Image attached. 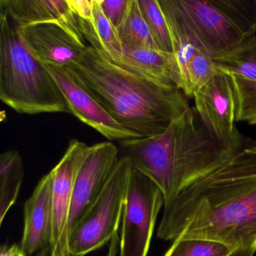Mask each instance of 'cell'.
<instances>
[{
    "instance_id": "44dd1931",
    "label": "cell",
    "mask_w": 256,
    "mask_h": 256,
    "mask_svg": "<svg viewBox=\"0 0 256 256\" xmlns=\"http://www.w3.org/2000/svg\"><path fill=\"white\" fill-rule=\"evenodd\" d=\"M138 2L158 50L164 53H173L172 34L160 1L138 0Z\"/></svg>"
},
{
    "instance_id": "83f0119b",
    "label": "cell",
    "mask_w": 256,
    "mask_h": 256,
    "mask_svg": "<svg viewBox=\"0 0 256 256\" xmlns=\"http://www.w3.org/2000/svg\"><path fill=\"white\" fill-rule=\"evenodd\" d=\"M74 256V254H71V253L68 252V253H67L66 254H65V256Z\"/></svg>"
},
{
    "instance_id": "ffe728a7",
    "label": "cell",
    "mask_w": 256,
    "mask_h": 256,
    "mask_svg": "<svg viewBox=\"0 0 256 256\" xmlns=\"http://www.w3.org/2000/svg\"><path fill=\"white\" fill-rule=\"evenodd\" d=\"M173 42V80L176 88L190 97V70L192 62L199 50L190 40L172 34Z\"/></svg>"
},
{
    "instance_id": "603a6c76",
    "label": "cell",
    "mask_w": 256,
    "mask_h": 256,
    "mask_svg": "<svg viewBox=\"0 0 256 256\" xmlns=\"http://www.w3.org/2000/svg\"><path fill=\"white\" fill-rule=\"evenodd\" d=\"M230 248L221 242L202 239H178L173 241L164 256H232Z\"/></svg>"
},
{
    "instance_id": "4316f807",
    "label": "cell",
    "mask_w": 256,
    "mask_h": 256,
    "mask_svg": "<svg viewBox=\"0 0 256 256\" xmlns=\"http://www.w3.org/2000/svg\"><path fill=\"white\" fill-rule=\"evenodd\" d=\"M0 256H29V254L18 244H4L1 246Z\"/></svg>"
},
{
    "instance_id": "4fadbf2b",
    "label": "cell",
    "mask_w": 256,
    "mask_h": 256,
    "mask_svg": "<svg viewBox=\"0 0 256 256\" xmlns=\"http://www.w3.org/2000/svg\"><path fill=\"white\" fill-rule=\"evenodd\" d=\"M0 8L18 28L56 24L84 42L78 18L67 0H0Z\"/></svg>"
},
{
    "instance_id": "e0dca14e",
    "label": "cell",
    "mask_w": 256,
    "mask_h": 256,
    "mask_svg": "<svg viewBox=\"0 0 256 256\" xmlns=\"http://www.w3.org/2000/svg\"><path fill=\"white\" fill-rule=\"evenodd\" d=\"M24 176L23 158L18 151H6L0 156V224L16 204Z\"/></svg>"
},
{
    "instance_id": "3957f363",
    "label": "cell",
    "mask_w": 256,
    "mask_h": 256,
    "mask_svg": "<svg viewBox=\"0 0 256 256\" xmlns=\"http://www.w3.org/2000/svg\"><path fill=\"white\" fill-rule=\"evenodd\" d=\"M245 143L220 142L190 107L160 136L121 144L134 166L158 186L164 205L230 160Z\"/></svg>"
},
{
    "instance_id": "7c38bea8",
    "label": "cell",
    "mask_w": 256,
    "mask_h": 256,
    "mask_svg": "<svg viewBox=\"0 0 256 256\" xmlns=\"http://www.w3.org/2000/svg\"><path fill=\"white\" fill-rule=\"evenodd\" d=\"M28 50L44 65L66 67L80 59L88 46L56 24L18 28Z\"/></svg>"
},
{
    "instance_id": "7402d4cb",
    "label": "cell",
    "mask_w": 256,
    "mask_h": 256,
    "mask_svg": "<svg viewBox=\"0 0 256 256\" xmlns=\"http://www.w3.org/2000/svg\"><path fill=\"white\" fill-rule=\"evenodd\" d=\"M230 76L234 88L236 122L256 125V80Z\"/></svg>"
},
{
    "instance_id": "ac0fdd59",
    "label": "cell",
    "mask_w": 256,
    "mask_h": 256,
    "mask_svg": "<svg viewBox=\"0 0 256 256\" xmlns=\"http://www.w3.org/2000/svg\"><path fill=\"white\" fill-rule=\"evenodd\" d=\"M116 31L122 46L133 50H158L138 0L132 1L126 18Z\"/></svg>"
},
{
    "instance_id": "484cf974",
    "label": "cell",
    "mask_w": 256,
    "mask_h": 256,
    "mask_svg": "<svg viewBox=\"0 0 256 256\" xmlns=\"http://www.w3.org/2000/svg\"><path fill=\"white\" fill-rule=\"evenodd\" d=\"M94 0H67L74 16L79 20H89L92 16Z\"/></svg>"
},
{
    "instance_id": "8fae6325",
    "label": "cell",
    "mask_w": 256,
    "mask_h": 256,
    "mask_svg": "<svg viewBox=\"0 0 256 256\" xmlns=\"http://www.w3.org/2000/svg\"><path fill=\"white\" fill-rule=\"evenodd\" d=\"M60 88L70 114L110 140L122 142L140 138L120 125L102 106L79 84L65 67L47 66Z\"/></svg>"
},
{
    "instance_id": "5bb4252c",
    "label": "cell",
    "mask_w": 256,
    "mask_h": 256,
    "mask_svg": "<svg viewBox=\"0 0 256 256\" xmlns=\"http://www.w3.org/2000/svg\"><path fill=\"white\" fill-rule=\"evenodd\" d=\"M20 246L30 254L49 244L52 238V180L50 173L40 180L24 204Z\"/></svg>"
},
{
    "instance_id": "8992f818",
    "label": "cell",
    "mask_w": 256,
    "mask_h": 256,
    "mask_svg": "<svg viewBox=\"0 0 256 256\" xmlns=\"http://www.w3.org/2000/svg\"><path fill=\"white\" fill-rule=\"evenodd\" d=\"M132 162L120 158L107 185L96 202L68 235V252L84 256L106 245L116 235L122 221Z\"/></svg>"
},
{
    "instance_id": "5b68a950",
    "label": "cell",
    "mask_w": 256,
    "mask_h": 256,
    "mask_svg": "<svg viewBox=\"0 0 256 256\" xmlns=\"http://www.w3.org/2000/svg\"><path fill=\"white\" fill-rule=\"evenodd\" d=\"M0 100L19 114L70 113L44 64L28 50L18 26L0 13Z\"/></svg>"
},
{
    "instance_id": "cb8c5ba5",
    "label": "cell",
    "mask_w": 256,
    "mask_h": 256,
    "mask_svg": "<svg viewBox=\"0 0 256 256\" xmlns=\"http://www.w3.org/2000/svg\"><path fill=\"white\" fill-rule=\"evenodd\" d=\"M221 72L214 60L204 52L198 50L190 70V98L194 97L200 88Z\"/></svg>"
},
{
    "instance_id": "7a4b0ae2",
    "label": "cell",
    "mask_w": 256,
    "mask_h": 256,
    "mask_svg": "<svg viewBox=\"0 0 256 256\" xmlns=\"http://www.w3.org/2000/svg\"><path fill=\"white\" fill-rule=\"evenodd\" d=\"M65 68L115 121L140 138L160 136L190 108L176 86L140 77L91 46Z\"/></svg>"
},
{
    "instance_id": "277c9868",
    "label": "cell",
    "mask_w": 256,
    "mask_h": 256,
    "mask_svg": "<svg viewBox=\"0 0 256 256\" xmlns=\"http://www.w3.org/2000/svg\"><path fill=\"white\" fill-rule=\"evenodd\" d=\"M172 34L212 59L256 36V0H158Z\"/></svg>"
},
{
    "instance_id": "9c48e42d",
    "label": "cell",
    "mask_w": 256,
    "mask_h": 256,
    "mask_svg": "<svg viewBox=\"0 0 256 256\" xmlns=\"http://www.w3.org/2000/svg\"><path fill=\"white\" fill-rule=\"evenodd\" d=\"M118 152L116 145L112 142L90 146L74 180L68 235L102 192L119 161Z\"/></svg>"
},
{
    "instance_id": "6da1fadb",
    "label": "cell",
    "mask_w": 256,
    "mask_h": 256,
    "mask_svg": "<svg viewBox=\"0 0 256 256\" xmlns=\"http://www.w3.org/2000/svg\"><path fill=\"white\" fill-rule=\"evenodd\" d=\"M157 236L221 242L232 256L256 252V142L163 206Z\"/></svg>"
},
{
    "instance_id": "d4e9b609",
    "label": "cell",
    "mask_w": 256,
    "mask_h": 256,
    "mask_svg": "<svg viewBox=\"0 0 256 256\" xmlns=\"http://www.w3.org/2000/svg\"><path fill=\"white\" fill-rule=\"evenodd\" d=\"M132 0H98L102 10L112 26L118 30L124 23Z\"/></svg>"
},
{
    "instance_id": "2e32d148",
    "label": "cell",
    "mask_w": 256,
    "mask_h": 256,
    "mask_svg": "<svg viewBox=\"0 0 256 256\" xmlns=\"http://www.w3.org/2000/svg\"><path fill=\"white\" fill-rule=\"evenodd\" d=\"M80 31L91 47L106 54L113 62L120 60L122 44L116 30L102 10L98 0H94V11L90 20H79Z\"/></svg>"
},
{
    "instance_id": "ba28073f",
    "label": "cell",
    "mask_w": 256,
    "mask_h": 256,
    "mask_svg": "<svg viewBox=\"0 0 256 256\" xmlns=\"http://www.w3.org/2000/svg\"><path fill=\"white\" fill-rule=\"evenodd\" d=\"M89 146L72 139L60 161L50 170L52 180V238L50 256H64L68 252V218L73 187Z\"/></svg>"
},
{
    "instance_id": "52a82bcc",
    "label": "cell",
    "mask_w": 256,
    "mask_h": 256,
    "mask_svg": "<svg viewBox=\"0 0 256 256\" xmlns=\"http://www.w3.org/2000/svg\"><path fill=\"white\" fill-rule=\"evenodd\" d=\"M164 204L158 186L132 164L121 221L120 256H148Z\"/></svg>"
},
{
    "instance_id": "9a60e30c",
    "label": "cell",
    "mask_w": 256,
    "mask_h": 256,
    "mask_svg": "<svg viewBox=\"0 0 256 256\" xmlns=\"http://www.w3.org/2000/svg\"><path fill=\"white\" fill-rule=\"evenodd\" d=\"M115 64L158 84L175 86L173 54L158 50H133L122 46V56Z\"/></svg>"
},
{
    "instance_id": "30bf717a",
    "label": "cell",
    "mask_w": 256,
    "mask_h": 256,
    "mask_svg": "<svg viewBox=\"0 0 256 256\" xmlns=\"http://www.w3.org/2000/svg\"><path fill=\"white\" fill-rule=\"evenodd\" d=\"M193 98L196 113L216 138L224 143L244 140L235 126L236 101L230 74L221 71Z\"/></svg>"
},
{
    "instance_id": "d6986e66",
    "label": "cell",
    "mask_w": 256,
    "mask_h": 256,
    "mask_svg": "<svg viewBox=\"0 0 256 256\" xmlns=\"http://www.w3.org/2000/svg\"><path fill=\"white\" fill-rule=\"evenodd\" d=\"M212 60L223 72L256 80V36L227 54Z\"/></svg>"
}]
</instances>
